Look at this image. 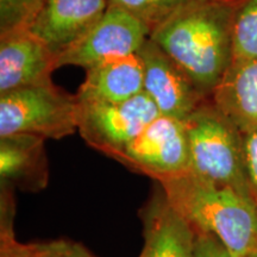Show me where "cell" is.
<instances>
[{"label": "cell", "mask_w": 257, "mask_h": 257, "mask_svg": "<svg viewBox=\"0 0 257 257\" xmlns=\"http://www.w3.org/2000/svg\"><path fill=\"white\" fill-rule=\"evenodd\" d=\"M243 0H191L149 38L211 98L233 61V32Z\"/></svg>", "instance_id": "obj_1"}, {"label": "cell", "mask_w": 257, "mask_h": 257, "mask_svg": "<svg viewBox=\"0 0 257 257\" xmlns=\"http://www.w3.org/2000/svg\"><path fill=\"white\" fill-rule=\"evenodd\" d=\"M159 181L166 201L194 231L213 234L233 257H248L257 249V202L252 195L191 172Z\"/></svg>", "instance_id": "obj_2"}, {"label": "cell", "mask_w": 257, "mask_h": 257, "mask_svg": "<svg viewBox=\"0 0 257 257\" xmlns=\"http://www.w3.org/2000/svg\"><path fill=\"white\" fill-rule=\"evenodd\" d=\"M189 172L199 178L251 194L244 166V135L216 107L204 101L184 120Z\"/></svg>", "instance_id": "obj_3"}, {"label": "cell", "mask_w": 257, "mask_h": 257, "mask_svg": "<svg viewBox=\"0 0 257 257\" xmlns=\"http://www.w3.org/2000/svg\"><path fill=\"white\" fill-rule=\"evenodd\" d=\"M78 126V98L53 81L0 94V137L35 135L60 140Z\"/></svg>", "instance_id": "obj_4"}, {"label": "cell", "mask_w": 257, "mask_h": 257, "mask_svg": "<svg viewBox=\"0 0 257 257\" xmlns=\"http://www.w3.org/2000/svg\"><path fill=\"white\" fill-rule=\"evenodd\" d=\"M78 101L80 135L89 146L113 159L161 115L146 92L121 102Z\"/></svg>", "instance_id": "obj_5"}, {"label": "cell", "mask_w": 257, "mask_h": 257, "mask_svg": "<svg viewBox=\"0 0 257 257\" xmlns=\"http://www.w3.org/2000/svg\"><path fill=\"white\" fill-rule=\"evenodd\" d=\"M157 180L189 172L184 121L159 115L115 157Z\"/></svg>", "instance_id": "obj_6"}, {"label": "cell", "mask_w": 257, "mask_h": 257, "mask_svg": "<svg viewBox=\"0 0 257 257\" xmlns=\"http://www.w3.org/2000/svg\"><path fill=\"white\" fill-rule=\"evenodd\" d=\"M150 36L143 22L119 6L108 4L100 21L78 43L57 57L56 67L88 68L112 57L138 53Z\"/></svg>", "instance_id": "obj_7"}, {"label": "cell", "mask_w": 257, "mask_h": 257, "mask_svg": "<svg viewBox=\"0 0 257 257\" xmlns=\"http://www.w3.org/2000/svg\"><path fill=\"white\" fill-rule=\"evenodd\" d=\"M144 67L143 92L152 98L160 114L184 121L202 102L205 96L155 42L148 38L138 50Z\"/></svg>", "instance_id": "obj_8"}, {"label": "cell", "mask_w": 257, "mask_h": 257, "mask_svg": "<svg viewBox=\"0 0 257 257\" xmlns=\"http://www.w3.org/2000/svg\"><path fill=\"white\" fill-rule=\"evenodd\" d=\"M108 0H42L29 31L59 57L100 21Z\"/></svg>", "instance_id": "obj_9"}, {"label": "cell", "mask_w": 257, "mask_h": 257, "mask_svg": "<svg viewBox=\"0 0 257 257\" xmlns=\"http://www.w3.org/2000/svg\"><path fill=\"white\" fill-rule=\"evenodd\" d=\"M57 57L28 29L0 35V94L51 82Z\"/></svg>", "instance_id": "obj_10"}, {"label": "cell", "mask_w": 257, "mask_h": 257, "mask_svg": "<svg viewBox=\"0 0 257 257\" xmlns=\"http://www.w3.org/2000/svg\"><path fill=\"white\" fill-rule=\"evenodd\" d=\"M144 67L138 53L112 57L86 68L79 100L121 102L143 92Z\"/></svg>", "instance_id": "obj_11"}, {"label": "cell", "mask_w": 257, "mask_h": 257, "mask_svg": "<svg viewBox=\"0 0 257 257\" xmlns=\"http://www.w3.org/2000/svg\"><path fill=\"white\" fill-rule=\"evenodd\" d=\"M211 100L243 135L257 130V59L231 64Z\"/></svg>", "instance_id": "obj_12"}, {"label": "cell", "mask_w": 257, "mask_h": 257, "mask_svg": "<svg viewBox=\"0 0 257 257\" xmlns=\"http://www.w3.org/2000/svg\"><path fill=\"white\" fill-rule=\"evenodd\" d=\"M195 231L168 202L154 210L140 257H194Z\"/></svg>", "instance_id": "obj_13"}, {"label": "cell", "mask_w": 257, "mask_h": 257, "mask_svg": "<svg viewBox=\"0 0 257 257\" xmlns=\"http://www.w3.org/2000/svg\"><path fill=\"white\" fill-rule=\"evenodd\" d=\"M43 140L35 135H14L2 137L0 172L3 179L23 174L29 166L43 155Z\"/></svg>", "instance_id": "obj_14"}, {"label": "cell", "mask_w": 257, "mask_h": 257, "mask_svg": "<svg viewBox=\"0 0 257 257\" xmlns=\"http://www.w3.org/2000/svg\"><path fill=\"white\" fill-rule=\"evenodd\" d=\"M257 59V0H243L233 32V61Z\"/></svg>", "instance_id": "obj_15"}, {"label": "cell", "mask_w": 257, "mask_h": 257, "mask_svg": "<svg viewBox=\"0 0 257 257\" xmlns=\"http://www.w3.org/2000/svg\"><path fill=\"white\" fill-rule=\"evenodd\" d=\"M191 0H108V4L119 6L149 28L150 34L175 11Z\"/></svg>", "instance_id": "obj_16"}, {"label": "cell", "mask_w": 257, "mask_h": 257, "mask_svg": "<svg viewBox=\"0 0 257 257\" xmlns=\"http://www.w3.org/2000/svg\"><path fill=\"white\" fill-rule=\"evenodd\" d=\"M42 0H0V35L25 29L36 15Z\"/></svg>", "instance_id": "obj_17"}, {"label": "cell", "mask_w": 257, "mask_h": 257, "mask_svg": "<svg viewBox=\"0 0 257 257\" xmlns=\"http://www.w3.org/2000/svg\"><path fill=\"white\" fill-rule=\"evenodd\" d=\"M23 257H94L87 249L69 240L40 244H22Z\"/></svg>", "instance_id": "obj_18"}, {"label": "cell", "mask_w": 257, "mask_h": 257, "mask_svg": "<svg viewBox=\"0 0 257 257\" xmlns=\"http://www.w3.org/2000/svg\"><path fill=\"white\" fill-rule=\"evenodd\" d=\"M244 166L250 192L257 202V130L244 135Z\"/></svg>", "instance_id": "obj_19"}, {"label": "cell", "mask_w": 257, "mask_h": 257, "mask_svg": "<svg viewBox=\"0 0 257 257\" xmlns=\"http://www.w3.org/2000/svg\"><path fill=\"white\" fill-rule=\"evenodd\" d=\"M194 257H233L226 246L211 233L195 231Z\"/></svg>", "instance_id": "obj_20"}, {"label": "cell", "mask_w": 257, "mask_h": 257, "mask_svg": "<svg viewBox=\"0 0 257 257\" xmlns=\"http://www.w3.org/2000/svg\"><path fill=\"white\" fill-rule=\"evenodd\" d=\"M2 257H23L22 244L15 239L10 230L3 227L2 231Z\"/></svg>", "instance_id": "obj_21"}, {"label": "cell", "mask_w": 257, "mask_h": 257, "mask_svg": "<svg viewBox=\"0 0 257 257\" xmlns=\"http://www.w3.org/2000/svg\"><path fill=\"white\" fill-rule=\"evenodd\" d=\"M248 257H257V249L253 250V251L250 253V255Z\"/></svg>", "instance_id": "obj_22"}]
</instances>
